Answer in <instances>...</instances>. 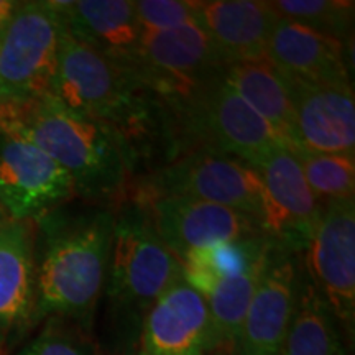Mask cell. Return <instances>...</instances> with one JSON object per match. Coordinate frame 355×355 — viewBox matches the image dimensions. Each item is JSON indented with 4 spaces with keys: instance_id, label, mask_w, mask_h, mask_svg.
<instances>
[{
    "instance_id": "1",
    "label": "cell",
    "mask_w": 355,
    "mask_h": 355,
    "mask_svg": "<svg viewBox=\"0 0 355 355\" xmlns=\"http://www.w3.org/2000/svg\"><path fill=\"white\" fill-rule=\"evenodd\" d=\"M0 132L24 137L55 159L84 201L115 207L127 199L140 158L107 123L43 96L0 102Z\"/></svg>"
},
{
    "instance_id": "2",
    "label": "cell",
    "mask_w": 355,
    "mask_h": 355,
    "mask_svg": "<svg viewBox=\"0 0 355 355\" xmlns=\"http://www.w3.org/2000/svg\"><path fill=\"white\" fill-rule=\"evenodd\" d=\"M37 222V291L33 331L50 318L76 324L94 337L112 247L115 207L55 209Z\"/></svg>"
},
{
    "instance_id": "3",
    "label": "cell",
    "mask_w": 355,
    "mask_h": 355,
    "mask_svg": "<svg viewBox=\"0 0 355 355\" xmlns=\"http://www.w3.org/2000/svg\"><path fill=\"white\" fill-rule=\"evenodd\" d=\"M181 277V261L158 237L144 204L115 206L101 334L94 337L101 354L135 355L146 314Z\"/></svg>"
},
{
    "instance_id": "4",
    "label": "cell",
    "mask_w": 355,
    "mask_h": 355,
    "mask_svg": "<svg viewBox=\"0 0 355 355\" xmlns=\"http://www.w3.org/2000/svg\"><path fill=\"white\" fill-rule=\"evenodd\" d=\"M48 96L73 112L114 127L139 158L159 137L171 145L165 109L139 73L71 37L66 28Z\"/></svg>"
},
{
    "instance_id": "5",
    "label": "cell",
    "mask_w": 355,
    "mask_h": 355,
    "mask_svg": "<svg viewBox=\"0 0 355 355\" xmlns=\"http://www.w3.org/2000/svg\"><path fill=\"white\" fill-rule=\"evenodd\" d=\"M157 97L166 114L173 158L189 150H206L250 163L272 146L285 144L222 74Z\"/></svg>"
},
{
    "instance_id": "6",
    "label": "cell",
    "mask_w": 355,
    "mask_h": 355,
    "mask_svg": "<svg viewBox=\"0 0 355 355\" xmlns=\"http://www.w3.org/2000/svg\"><path fill=\"white\" fill-rule=\"evenodd\" d=\"M159 196H184L232 207L254 216L263 229L268 217V196L259 173L242 159L206 150H189L140 180L135 178L125 201L146 202Z\"/></svg>"
},
{
    "instance_id": "7",
    "label": "cell",
    "mask_w": 355,
    "mask_h": 355,
    "mask_svg": "<svg viewBox=\"0 0 355 355\" xmlns=\"http://www.w3.org/2000/svg\"><path fill=\"white\" fill-rule=\"evenodd\" d=\"M64 24L50 2H20L0 32V102L50 94Z\"/></svg>"
},
{
    "instance_id": "8",
    "label": "cell",
    "mask_w": 355,
    "mask_h": 355,
    "mask_svg": "<svg viewBox=\"0 0 355 355\" xmlns=\"http://www.w3.org/2000/svg\"><path fill=\"white\" fill-rule=\"evenodd\" d=\"M304 268L331 306L345 337L355 329V201L324 202L321 217L306 247Z\"/></svg>"
},
{
    "instance_id": "9",
    "label": "cell",
    "mask_w": 355,
    "mask_h": 355,
    "mask_svg": "<svg viewBox=\"0 0 355 355\" xmlns=\"http://www.w3.org/2000/svg\"><path fill=\"white\" fill-rule=\"evenodd\" d=\"M304 252L277 242L243 318L232 355H282L304 279Z\"/></svg>"
},
{
    "instance_id": "10",
    "label": "cell",
    "mask_w": 355,
    "mask_h": 355,
    "mask_svg": "<svg viewBox=\"0 0 355 355\" xmlns=\"http://www.w3.org/2000/svg\"><path fill=\"white\" fill-rule=\"evenodd\" d=\"M76 198L71 176L20 135L0 132V207L8 219L38 220Z\"/></svg>"
},
{
    "instance_id": "11",
    "label": "cell",
    "mask_w": 355,
    "mask_h": 355,
    "mask_svg": "<svg viewBox=\"0 0 355 355\" xmlns=\"http://www.w3.org/2000/svg\"><path fill=\"white\" fill-rule=\"evenodd\" d=\"M140 204L148 211L158 237L178 260L194 248L266 235L254 216L201 199L159 196Z\"/></svg>"
},
{
    "instance_id": "12",
    "label": "cell",
    "mask_w": 355,
    "mask_h": 355,
    "mask_svg": "<svg viewBox=\"0 0 355 355\" xmlns=\"http://www.w3.org/2000/svg\"><path fill=\"white\" fill-rule=\"evenodd\" d=\"M247 165L259 173L268 196L266 234L283 245L304 252L324 204L306 183L290 146L286 144L275 145Z\"/></svg>"
},
{
    "instance_id": "13",
    "label": "cell",
    "mask_w": 355,
    "mask_h": 355,
    "mask_svg": "<svg viewBox=\"0 0 355 355\" xmlns=\"http://www.w3.org/2000/svg\"><path fill=\"white\" fill-rule=\"evenodd\" d=\"M37 222L0 224V355H12L33 332Z\"/></svg>"
},
{
    "instance_id": "14",
    "label": "cell",
    "mask_w": 355,
    "mask_h": 355,
    "mask_svg": "<svg viewBox=\"0 0 355 355\" xmlns=\"http://www.w3.org/2000/svg\"><path fill=\"white\" fill-rule=\"evenodd\" d=\"M224 64L198 21L141 33L135 71L157 96L219 76Z\"/></svg>"
},
{
    "instance_id": "15",
    "label": "cell",
    "mask_w": 355,
    "mask_h": 355,
    "mask_svg": "<svg viewBox=\"0 0 355 355\" xmlns=\"http://www.w3.org/2000/svg\"><path fill=\"white\" fill-rule=\"evenodd\" d=\"M285 81L295 110V145L309 152L355 157L352 86L303 83L288 76Z\"/></svg>"
},
{
    "instance_id": "16",
    "label": "cell",
    "mask_w": 355,
    "mask_h": 355,
    "mask_svg": "<svg viewBox=\"0 0 355 355\" xmlns=\"http://www.w3.org/2000/svg\"><path fill=\"white\" fill-rule=\"evenodd\" d=\"M209 308L183 277L146 314L135 355H207Z\"/></svg>"
},
{
    "instance_id": "17",
    "label": "cell",
    "mask_w": 355,
    "mask_h": 355,
    "mask_svg": "<svg viewBox=\"0 0 355 355\" xmlns=\"http://www.w3.org/2000/svg\"><path fill=\"white\" fill-rule=\"evenodd\" d=\"M266 60L288 78L313 84L352 86L345 42L279 17L266 44Z\"/></svg>"
},
{
    "instance_id": "18",
    "label": "cell",
    "mask_w": 355,
    "mask_h": 355,
    "mask_svg": "<svg viewBox=\"0 0 355 355\" xmlns=\"http://www.w3.org/2000/svg\"><path fill=\"white\" fill-rule=\"evenodd\" d=\"M66 32L107 56L135 69L141 30L130 0H50Z\"/></svg>"
},
{
    "instance_id": "19",
    "label": "cell",
    "mask_w": 355,
    "mask_h": 355,
    "mask_svg": "<svg viewBox=\"0 0 355 355\" xmlns=\"http://www.w3.org/2000/svg\"><path fill=\"white\" fill-rule=\"evenodd\" d=\"M279 13L272 2L261 0H211L198 2V19L204 33L224 64L259 60Z\"/></svg>"
},
{
    "instance_id": "20",
    "label": "cell",
    "mask_w": 355,
    "mask_h": 355,
    "mask_svg": "<svg viewBox=\"0 0 355 355\" xmlns=\"http://www.w3.org/2000/svg\"><path fill=\"white\" fill-rule=\"evenodd\" d=\"M222 79L272 125L286 145L296 144L295 110L288 86L266 58L239 61L222 69Z\"/></svg>"
},
{
    "instance_id": "21",
    "label": "cell",
    "mask_w": 355,
    "mask_h": 355,
    "mask_svg": "<svg viewBox=\"0 0 355 355\" xmlns=\"http://www.w3.org/2000/svg\"><path fill=\"white\" fill-rule=\"evenodd\" d=\"M282 355H349L347 337L308 272Z\"/></svg>"
},
{
    "instance_id": "22",
    "label": "cell",
    "mask_w": 355,
    "mask_h": 355,
    "mask_svg": "<svg viewBox=\"0 0 355 355\" xmlns=\"http://www.w3.org/2000/svg\"><path fill=\"white\" fill-rule=\"evenodd\" d=\"M277 242L278 241H273L272 245L241 275L222 282L206 300L207 308H209L207 355H232L248 304L259 286L261 273Z\"/></svg>"
},
{
    "instance_id": "23",
    "label": "cell",
    "mask_w": 355,
    "mask_h": 355,
    "mask_svg": "<svg viewBox=\"0 0 355 355\" xmlns=\"http://www.w3.org/2000/svg\"><path fill=\"white\" fill-rule=\"evenodd\" d=\"M273 241L275 239L268 235H259L189 250L183 259H180L183 279L207 300L222 282L247 270Z\"/></svg>"
},
{
    "instance_id": "24",
    "label": "cell",
    "mask_w": 355,
    "mask_h": 355,
    "mask_svg": "<svg viewBox=\"0 0 355 355\" xmlns=\"http://www.w3.org/2000/svg\"><path fill=\"white\" fill-rule=\"evenodd\" d=\"M290 146L301 171L322 204L334 199L354 198L355 193V157L354 155L318 153L301 148L296 145Z\"/></svg>"
},
{
    "instance_id": "25",
    "label": "cell",
    "mask_w": 355,
    "mask_h": 355,
    "mask_svg": "<svg viewBox=\"0 0 355 355\" xmlns=\"http://www.w3.org/2000/svg\"><path fill=\"white\" fill-rule=\"evenodd\" d=\"M279 17L345 42L352 35L355 3L347 0H278Z\"/></svg>"
},
{
    "instance_id": "26",
    "label": "cell",
    "mask_w": 355,
    "mask_h": 355,
    "mask_svg": "<svg viewBox=\"0 0 355 355\" xmlns=\"http://www.w3.org/2000/svg\"><path fill=\"white\" fill-rule=\"evenodd\" d=\"M12 355H102L94 337L76 324L60 318L46 319L32 339Z\"/></svg>"
},
{
    "instance_id": "27",
    "label": "cell",
    "mask_w": 355,
    "mask_h": 355,
    "mask_svg": "<svg viewBox=\"0 0 355 355\" xmlns=\"http://www.w3.org/2000/svg\"><path fill=\"white\" fill-rule=\"evenodd\" d=\"M133 8L141 33L165 32L198 19V2L191 0H139Z\"/></svg>"
},
{
    "instance_id": "28",
    "label": "cell",
    "mask_w": 355,
    "mask_h": 355,
    "mask_svg": "<svg viewBox=\"0 0 355 355\" xmlns=\"http://www.w3.org/2000/svg\"><path fill=\"white\" fill-rule=\"evenodd\" d=\"M20 2H15V0H0V32L6 28L8 21L12 20L13 13H15L17 7H19Z\"/></svg>"
},
{
    "instance_id": "29",
    "label": "cell",
    "mask_w": 355,
    "mask_h": 355,
    "mask_svg": "<svg viewBox=\"0 0 355 355\" xmlns=\"http://www.w3.org/2000/svg\"><path fill=\"white\" fill-rule=\"evenodd\" d=\"M7 219V216L3 214V211H2V207H0V224H2V220H6Z\"/></svg>"
}]
</instances>
